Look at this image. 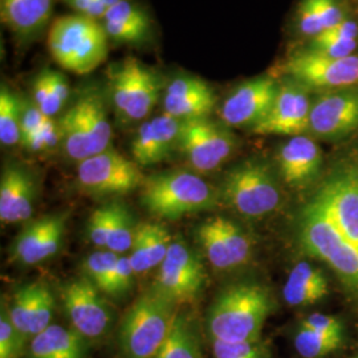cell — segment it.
<instances>
[{
    "label": "cell",
    "mask_w": 358,
    "mask_h": 358,
    "mask_svg": "<svg viewBox=\"0 0 358 358\" xmlns=\"http://www.w3.org/2000/svg\"><path fill=\"white\" fill-rule=\"evenodd\" d=\"M273 310L267 287L259 282H236L217 294L206 316L211 341H260L266 321Z\"/></svg>",
    "instance_id": "cell-1"
},
{
    "label": "cell",
    "mask_w": 358,
    "mask_h": 358,
    "mask_svg": "<svg viewBox=\"0 0 358 358\" xmlns=\"http://www.w3.org/2000/svg\"><path fill=\"white\" fill-rule=\"evenodd\" d=\"M297 235L301 250L331 267L358 299V247L338 230L313 196L300 213Z\"/></svg>",
    "instance_id": "cell-2"
},
{
    "label": "cell",
    "mask_w": 358,
    "mask_h": 358,
    "mask_svg": "<svg viewBox=\"0 0 358 358\" xmlns=\"http://www.w3.org/2000/svg\"><path fill=\"white\" fill-rule=\"evenodd\" d=\"M178 304L157 294H142L122 317L117 346L118 358H154L166 341L178 316Z\"/></svg>",
    "instance_id": "cell-3"
},
{
    "label": "cell",
    "mask_w": 358,
    "mask_h": 358,
    "mask_svg": "<svg viewBox=\"0 0 358 358\" xmlns=\"http://www.w3.org/2000/svg\"><path fill=\"white\" fill-rule=\"evenodd\" d=\"M141 203L152 215L176 220L217 205V192L198 174L171 170L145 177L140 187Z\"/></svg>",
    "instance_id": "cell-4"
},
{
    "label": "cell",
    "mask_w": 358,
    "mask_h": 358,
    "mask_svg": "<svg viewBox=\"0 0 358 358\" xmlns=\"http://www.w3.org/2000/svg\"><path fill=\"white\" fill-rule=\"evenodd\" d=\"M109 36L100 20L81 15L56 19L48 31V50L53 60L76 75H87L108 56Z\"/></svg>",
    "instance_id": "cell-5"
},
{
    "label": "cell",
    "mask_w": 358,
    "mask_h": 358,
    "mask_svg": "<svg viewBox=\"0 0 358 358\" xmlns=\"http://www.w3.org/2000/svg\"><path fill=\"white\" fill-rule=\"evenodd\" d=\"M63 150L68 158L81 162L110 148L113 137L103 94L87 90L59 121Z\"/></svg>",
    "instance_id": "cell-6"
},
{
    "label": "cell",
    "mask_w": 358,
    "mask_h": 358,
    "mask_svg": "<svg viewBox=\"0 0 358 358\" xmlns=\"http://www.w3.org/2000/svg\"><path fill=\"white\" fill-rule=\"evenodd\" d=\"M280 187L271 167L247 159L232 167L222 182L223 201L245 217H262L273 213L282 201Z\"/></svg>",
    "instance_id": "cell-7"
},
{
    "label": "cell",
    "mask_w": 358,
    "mask_h": 358,
    "mask_svg": "<svg viewBox=\"0 0 358 358\" xmlns=\"http://www.w3.org/2000/svg\"><path fill=\"white\" fill-rule=\"evenodd\" d=\"M110 94L118 115L129 121L145 120L161 96V80L136 57H127L110 72Z\"/></svg>",
    "instance_id": "cell-8"
},
{
    "label": "cell",
    "mask_w": 358,
    "mask_h": 358,
    "mask_svg": "<svg viewBox=\"0 0 358 358\" xmlns=\"http://www.w3.org/2000/svg\"><path fill=\"white\" fill-rule=\"evenodd\" d=\"M284 73L308 90L358 88V56L331 57L310 50L292 53L284 63Z\"/></svg>",
    "instance_id": "cell-9"
},
{
    "label": "cell",
    "mask_w": 358,
    "mask_h": 358,
    "mask_svg": "<svg viewBox=\"0 0 358 358\" xmlns=\"http://www.w3.org/2000/svg\"><path fill=\"white\" fill-rule=\"evenodd\" d=\"M145 177L140 165L109 148L78 162L77 182L96 196L125 195L141 187Z\"/></svg>",
    "instance_id": "cell-10"
},
{
    "label": "cell",
    "mask_w": 358,
    "mask_h": 358,
    "mask_svg": "<svg viewBox=\"0 0 358 358\" xmlns=\"http://www.w3.org/2000/svg\"><path fill=\"white\" fill-rule=\"evenodd\" d=\"M100 292L87 276L69 280L62 287V301L71 328L88 343L103 340L115 322V313Z\"/></svg>",
    "instance_id": "cell-11"
},
{
    "label": "cell",
    "mask_w": 358,
    "mask_h": 358,
    "mask_svg": "<svg viewBox=\"0 0 358 358\" xmlns=\"http://www.w3.org/2000/svg\"><path fill=\"white\" fill-rule=\"evenodd\" d=\"M227 128L208 117L182 121L178 150L195 171L210 173L230 158L236 141Z\"/></svg>",
    "instance_id": "cell-12"
},
{
    "label": "cell",
    "mask_w": 358,
    "mask_h": 358,
    "mask_svg": "<svg viewBox=\"0 0 358 358\" xmlns=\"http://www.w3.org/2000/svg\"><path fill=\"white\" fill-rule=\"evenodd\" d=\"M313 198L346 238L358 247V162H343L321 183Z\"/></svg>",
    "instance_id": "cell-13"
},
{
    "label": "cell",
    "mask_w": 358,
    "mask_h": 358,
    "mask_svg": "<svg viewBox=\"0 0 358 358\" xmlns=\"http://www.w3.org/2000/svg\"><path fill=\"white\" fill-rule=\"evenodd\" d=\"M205 280V266L201 256L187 244L173 241L159 266L153 289L179 306L199 294Z\"/></svg>",
    "instance_id": "cell-14"
},
{
    "label": "cell",
    "mask_w": 358,
    "mask_h": 358,
    "mask_svg": "<svg viewBox=\"0 0 358 358\" xmlns=\"http://www.w3.org/2000/svg\"><path fill=\"white\" fill-rule=\"evenodd\" d=\"M358 130V88L324 92L312 103L309 133L338 140Z\"/></svg>",
    "instance_id": "cell-15"
},
{
    "label": "cell",
    "mask_w": 358,
    "mask_h": 358,
    "mask_svg": "<svg viewBox=\"0 0 358 358\" xmlns=\"http://www.w3.org/2000/svg\"><path fill=\"white\" fill-rule=\"evenodd\" d=\"M310 109L309 90L289 80L280 84L268 115L256 124L252 131L260 136H303L309 130Z\"/></svg>",
    "instance_id": "cell-16"
},
{
    "label": "cell",
    "mask_w": 358,
    "mask_h": 358,
    "mask_svg": "<svg viewBox=\"0 0 358 358\" xmlns=\"http://www.w3.org/2000/svg\"><path fill=\"white\" fill-rule=\"evenodd\" d=\"M279 87L280 84L269 76L256 77L241 84L220 106L222 122L232 128H254L268 115Z\"/></svg>",
    "instance_id": "cell-17"
},
{
    "label": "cell",
    "mask_w": 358,
    "mask_h": 358,
    "mask_svg": "<svg viewBox=\"0 0 358 358\" xmlns=\"http://www.w3.org/2000/svg\"><path fill=\"white\" fill-rule=\"evenodd\" d=\"M65 214L40 217L27 224L11 245L13 260L24 264H38L59 252L65 234Z\"/></svg>",
    "instance_id": "cell-18"
},
{
    "label": "cell",
    "mask_w": 358,
    "mask_h": 358,
    "mask_svg": "<svg viewBox=\"0 0 358 358\" xmlns=\"http://www.w3.org/2000/svg\"><path fill=\"white\" fill-rule=\"evenodd\" d=\"M182 121L173 115H157L140 125L131 143V154L140 166H152L178 149Z\"/></svg>",
    "instance_id": "cell-19"
},
{
    "label": "cell",
    "mask_w": 358,
    "mask_h": 358,
    "mask_svg": "<svg viewBox=\"0 0 358 358\" xmlns=\"http://www.w3.org/2000/svg\"><path fill=\"white\" fill-rule=\"evenodd\" d=\"M217 105L214 90L199 77H176L169 83L164 96L165 113L187 121L205 118L211 115Z\"/></svg>",
    "instance_id": "cell-20"
},
{
    "label": "cell",
    "mask_w": 358,
    "mask_h": 358,
    "mask_svg": "<svg viewBox=\"0 0 358 358\" xmlns=\"http://www.w3.org/2000/svg\"><path fill=\"white\" fill-rule=\"evenodd\" d=\"M321 165L320 146L304 134L291 137L278 152L279 173L291 187H306L319 176Z\"/></svg>",
    "instance_id": "cell-21"
},
{
    "label": "cell",
    "mask_w": 358,
    "mask_h": 358,
    "mask_svg": "<svg viewBox=\"0 0 358 358\" xmlns=\"http://www.w3.org/2000/svg\"><path fill=\"white\" fill-rule=\"evenodd\" d=\"M36 196L35 179L24 167L8 165L0 179V220L3 224L22 223L34 211Z\"/></svg>",
    "instance_id": "cell-22"
},
{
    "label": "cell",
    "mask_w": 358,
    "mask_h": 358,
    "mask_svg": "<svg viewBox=\"0 0 358 358\" xmlns=\"http://www.w3.org/2000/svg\"><path fill=\"white\" fill-rule=\"evenodd\" d=\"M53 0H0L3 24L20 41H29L48 26Z\"/></svg>",
    "instance_id": "cell-23"
},
{
    "label": "cell",
    "mask_w": 358,
    "mask_h": 358,
    "mask_svg": "<svg viewBox=\"0 0 358 358\" xmlns=\"http://www.w3.org/2000/svg\"><path fill=\"white\" fill-rule=\"evenodd\" d=\"M173 238L165 226L143 222L137 226L133 245L128 256L136 275L159 267L165 260Z\"/></svg>",
    "instance_id": "cell-24"
},
{
    "label": "cell",
    "mask_w": 358,
    "mask_h": 358,
    "mask_svg": "<svg viewBox=\"0 0 358 358\" xmlns=\"http://www.w3.org/2000/svg\"><path fill=\"white\" fill-rule=\"evenodd\" d=\"M26 357L88 358V341L73 328L52 324L29 341Z\"/></svg>",
    "instance_id": "cell-25"
},
{
    "label": "cell",
    "mask_w": 358,
    "mask_h": 358,
    "mask_svg": "<svg viewBox=\"0 0 358 358\" xmlns=\"http://www.w3.org/2000/svg\"><path fill=\"white\" fill-rule=\"evenodd\" d=\"M328 292V280L321 269L315 268L306 262L294 266L282 288L284 300L291 307H307L316 304Z\"/></svg>",
    "instance_id": "cell-26"
},
{
    "label": "cell",
    "mask_w": 358,
    "mask_h": 358,
    "mask_svg": "<svg viewBox=\"0 0 358 358\" xmlns=\"http://www.w3.org/2000/svg\"><path fill=\"white\" fill-rule=\"evenodd\" d=\"M154 358H203L202 336L196 320L179 312L174 325Z\"/></svg>",
    "instance_id": "cell-27"
},
{
    "label": "cell",
    "mask_w": 358,
    "mask_h": 358,
    "mask_svg": "<svg viewBox=\"0 0 358 358\" xmlns=\"http://www.w3.org/2000/svg\"><path fill=\"white\" fill-rule=\"evenodd\" d=\"M196 239L214 268L219 271L236 268L230 248L219 227L217 217L206 219L196 230Z\"/></svg>",
    "instance_id": "cell-28"
},
{
    "label": "cell",
    "mask_w": 358,
    "mask_h": 358,
    "mask_svg": "<svg viewBox=\"0 0 358 358\" xmlns=\"http://www.w3.org/2000/svg\"><path fill=\"white\" fill-rule=\"evenodd\" d=\"M23 103L7 85L0 90V142L13 146L22 141Z\"/></svg>",
    "instance_id": "cell-29"
},
{
    "label": "cell",
    "mask_w": 358,
    "mask_h": 358,
    "mask_svg": "<svg viewBox=\"0 0 358 358\" xmlns=\"http://www.w3.org/2000/svg\"><path fill=\"white\" fill-rule=\"evenodd\" d=\"M294 349L303 358H324L336 353L344 344V333L315 332L297 328Z\"/></svg>",
    "instance_id": "cell-30"
},
{
    "label": "cell",
    "mask_w": 358,
    "mask_h": 358,
    "mask_svg": "<svg viewBox=\"0 0 358 358\" xmlns=\"http://www.w3.org/2000/svg\"><path fill=\"white\" fill-rule=\"evenodd\" d=\"M138 224H134L133 217L127 206L110 203V224L106 239V250L124 255L130 251Z\"/></svg>",
    "instance_id": "cell-31"
},
{
    "label": "cell",
    "mask_w": 358,
    "mask_h": 358,
    "mask_svg": "<svg viewBox=\"0 0 358 358\" xmlns=\"http://www.w3.org/2000/svg\"><path fill=\"white\" fill-rule=\"evenodd\" d=\"M118 257V254L106 250L90 254L84 262L85 276L94 282L101 292L112 294Z\"/></svg>",
    "instance_id": "cell-32"
},
{
    "label": "cell",
    "mask_w": 358,
    "mask_h": 358,
    "mask_svg": "<svg viewBox=\"0 0 358 358\" xmlns=\"http://www.w3.org/2000/svg\"><path fill=\"white\" fill-rule=\"evenodd\" d=\"M38 282H29L20 287L13 294V300L10 306H7L13 327L26 338L27 343H29V321H31L32 309L35 304L36 294H38Z\"/></svg>",
    "instance_id": "cell-33"
},
{
    "label": "cell",
    "mask_w": 358,
    "mask_h": 358,
    "mask_svg": "<svg viewBox=\"0 0 358 358\" xmlns=\"http://www.w3.org/2000/svg\"><path fill=\"white\" fill-rule=\"evenodd\" d=\"M55 307L56 303L51 288L47 284L38 282V294L29 321V341L52 325Z\"/></svg>",
    "instance_id": "cell-34"
},
{
    "label": "cell",
    "mask_w": 358,
    "mask_h": 358,
    "mask_svg": "<svg viewBox=\"0 0 358 358\" xmlns=\"http://www.w3.org/2000/svg\"><path fill=\"white\" fill-rule=\"evenodd\" d=\"M26 338L17 332L10 319L8 309L1 306L0 315V358H20L26 355Z\"/></svg>",
    "instance_id": "cell-35"
},
{
    "label": "cell",
    "mask_w": 358,
    "mask_h": 358,
    "mask_svg": "<svg viewBox=\"0 0 358 358\" xmlns=\"http://www.w3.org/2000/svg\"><path fill=\"white\" fill-rule=\"evenodd\" d=\"M115 20L121 22L129 26L137 27L145 31H152V24L148 13L141 8L138 4L130 1V0H122L117 3L113 7L108 8L103 20Z\"/></svg>",
    "instance_id": "cell-36"
},
{
    "label": "cell",
    "mask_w": 358,
    "mask_h": 358,
    "mask_svg": "<svg viewBox=\"0 0 358 358\" xmlns=\"http://www.w3.org/2000/svg\"><path fill=\"white\" fill-rule=\"evenodd\" d=\"M214 358H271L267 346L260 341L255 343H223L213 341Z\"/></svg>",
    "instance_id": "cell-37"
},
{
    "label": "cell",
    "mask_w": 358,
    "mask_h": 358,
    "mask_svg": "<svg viewBox=\"0 0 358 358\" xmlns=\"http://www.w3.org/2000/svg\"><path fill=\"white\" fill-rule=\"evenodd\" d=\"M59 142H62L59 124L48 118L38 130L23 137L20 143L29 152H44L55 148Z\"/></svg>",
    "instance_id": "cell-38"
},
{
    "label": "cell",
    "mask_w": 358,
    "mask_h": 358,
    "mask_svg": "<svg viewBox=\"0 0 358 358\" xmlns=\"http://www.w3.org/2000/svg\"><path fill=\"white\" fill-rule=\"evenodd\" d=\"M357 45V40L328 38L324 35H319L316 38H310L308 50L331 57H348L353 55Z\"/></svg>",
    "instance_id": "cell-39"
},
{
    "label": "cell",
    "mask_w": 358,
    "mask_h": 358,
    "mask_svg": "<svg viewBox=\"0 0 358 358\" xmlns=\"http://www.w3.org/2000/svg\"><path fill=\"white\" fill-rule=\"evenodd\" d=\"M48 83H50V101L44 110V115L52 118L57 115L69 99V84L66 77L59 71L47 68Z\"/></svg>",
    "instance_id": "cell-40"
},
{
    "label": "cell",
    "mask_w": 358,
    "mask_h": 358,
    "mask_svg": "<svg viewBox=\"0 0 358 358\" xmlns=\"http://www.w3.org/2000/svg\"><path fill=\"white\" fill-rule=\"evenodd\" d=\"M110 224V203L101 206L92 213L88 222V235L92 243L106 248V239Z\"/></svg>",
    "instance_id": "cell-41"
},
{
    "label": "cell",
    "mask_w": 358,
    "mask_h": 358,
    "mask_svg": "<svg viewBox=\"0 0 358 358\" xmlns=\"http://www.w3.org/2000/svg\"><path fill=\"white\" fill-rule=\"evenodd\" d=\"M297 24H299L300 32L309 38H316L324 32V26L315 11L310 0H301V3L299 4Z\"/></svg>",
    "instance_id": "cell-42"
},
{
    "label": "cell",
    "mask_w": 358,
    "mask_h": 358,
    "mask_svg": "<svg viewBox=\"0 0 358 358\" xmlns=\"http://www.w3.org/2000/svg\"><path fill=\"white\" fill-rule=\"evenodd\" d=\"M299 328L322 333H344V325L340 319L331 315L313 313L303 319Z\"/></svg>",
    "instance_id": "cell-43"
},
{
    "label": "cell",
    "mask_w": 358,
    "mask_h": 358,
    "mask_svg": "<svg viewBox=\"0 0 358 358\" xmlns=\"http://www.w3.org/2000/svg\"><path fill=\"white\" fill-rule=\"evenodd\" d=\"M315 11L324 26V31L341 23L345 16L337 0H310Z\"/></svg>",
    "instance_id": "cell-44"
},
{
    "label": "cell",
    "mask_w": 358,
    "mask_h": 358,
    "mask_svg": "<svg viewBox=\"0 0 358 358\" xmlns=\"http://www.w3.org/2000/svg\"><path fill=\"white\" fill-rule=\"evenodd\" d=\"M134 271L130 264L128 256L120 255L118 262H117V268H115V282H113V289H112V296H122L128 294L131 289V285L134 282Z\"/></svg>",
    "instance_id": "cell-45"
},
{
    "label": "cell",
    "mask_w": 358,
    "mask_h": 358,
    "mask_svg": "<svg viewBox=\"0 0 358 358\" xmlns=\"http://www.w3.org/2000/svg\"><path fill=\"white\" fill-rule=\"evenodd\" d=\"M50 117L44 115L38 106L31 103H23V112H22V138L28 134L38 130Z\"/></svg>",
    "instance_id": "cell-46"
},
{
    "label": "cell",
    "mask_w": 358,
    "mask_h": 358,
    "mask_svg": "<svg viewBox=\"0 0 358 358\" xmlns=\"http://www.w3.org/2000/svg\"><path fill=\"white\" fill-rule=\"evenodd\" d=\"M65 3L81 16H87L94 20H103L106 7L103 6L101 0H65Z\"/></svg>",
    "instance_id": "cell-47"
},
{
    "label": "cell",
    "mask_w": 358,
    "mask_h": 358,
    "mask_svg": "<svg viewBox=\"0 0 358 358\" xmlns=\"http://www.w3.org/2000/svg\"><path fill=\"white\" fill-rule=\"evenodd\" d=\"M324 36H328V38H348V40H357L358 38V24L352 20V19H348L345 17L341 23L336 24L332 28H328L325 29L322 34Z\"/></svg>",
    "instance_id": "cell-48"
},
{
    "label": "cell",
    "mask_w": 358,
    "mask_h": 358,
    "mask_svg": "<svg viewBox=\"0 0 358 358\" xmlns=\"http://www.w3.org/2000/svg\"><path fill=\"white\" fill-rule=\"evenodd\" d=\"M101 1H103V6H105L106 10H108V8L113 7L117 3H120V1H122V0H101Z\"/></svg>",
    "instance_id": "cell-49"
},
{
    "label": "cell",
    "mask_w": 358,
    "mask_h": 358,
    "mask_svg": "<svg viewBox=\"0 0 358 358\" xmlns=\"http://www.w3.org/2000/svg\"><path fill=\"white\" fill-rule=\"evenodd\" d=\"M356 358H358V356H357V357H356Z\"/></svg>",
    "instance_id": "cell-50"
}]
</instances>
